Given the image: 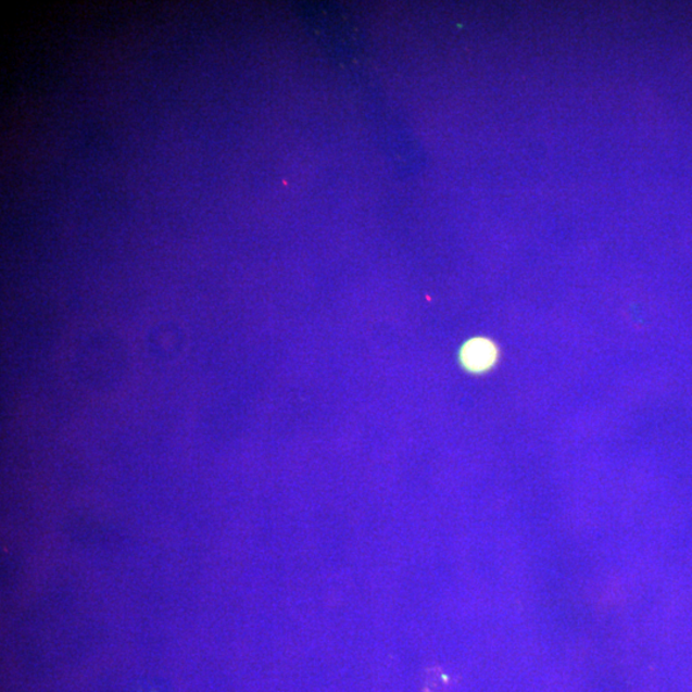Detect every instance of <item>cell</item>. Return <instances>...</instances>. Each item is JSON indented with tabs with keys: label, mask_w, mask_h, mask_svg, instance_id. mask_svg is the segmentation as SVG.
Here are the masks:
<instances>
[{
	"label": "cell",
	"mask_w": 692,
	"mask_h": 692,
	"mask_svg": "<svg viewBox=\"0 0 692 692\" xmlns=\"http://www.w3.org/2000/svg\"><path fill=\"white\" fill-rule=\"evenodd\" d=\"M499 349L488 338H474L462 347L460 361L470 374H485L496 365Z\"/></svg>",
	"instance_id": "6da1fadb"
}]
</instances>
